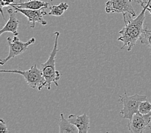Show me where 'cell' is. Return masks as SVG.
I'll use <instances>...</instances> for the list:
<instances>
[{"label": "cell", "instance_id": "6da1fadb", "mask_svg": "<svg viewBox=\"0 0 151 133\" xmlns=\"http://www.w3.org/2000/svg\"><path fill=\"white\" fill-rule=\"evenodd\" d=\"M151 3V0L145 5H143L142 12L139 15L134 19L132 16H129V19H126V14H123L125 26L122 29L118 31L121 36L118 38V41L123 42V46L121 49H123L127 46V51H130L135 46L136 42L139 40L143 31V23L145 19V12L147 7Z\"/></svg>", "mask_w": 151, "mask_h": 133}, {"label": "cell", "instance_id": "7a4b0ae2", "mask_svg": "<svg viewBox=\"0 0 151 133\" xmlns=\"http://www.w3.org/2000/svg\"><path fill=\"white\" fill-rule=\"evenodd\" d=\"M55 40L54 45L52 52L50 53L48 59L44 63L41 64V70L42 73L43 77L46 83L48 90L51 88L52 83H54L55 86L58 87V81L60 80L61 74L59 70L55 69V57L57 52L59 51L58 49V39L60 35L59 31L54 32Z\"/></svg>", "mask_w": 151, "mask_h": 133}, {"label": "cell", "instance_id": "3957f363", "mask_svg": "<svg viewBox=\"0 0 151 133\" xmlns=\"http://www.w3.org/2000/svg\"><path fill=\"white\" fill-rule=\"evenodd\" d=\"M0 73H14L22 75L25 81L30 87L32 88H38V90H41L43 88L47 87L46 83L41 69H39L36 65H32L27 70H1Z\"/></svg>", "mask_w": 151, "mask_h": 133}, {"label": "cell", "instance_id": "277c9868", "mask_svg": "<svg viewBox=\"0 0 151 133\" xmlns=\"http://www.w3.org/2000/svg\"><path fill=\"white\" fill-rule=\"evenodd\" d=\"M119 102L123 104V108L120 111L122 118L131 120L134 114L138 112L139 107L141 103L148 100L147 97L144 95L134 94L131 96L127 95L125 90L124 95H119Z\"/></svg>", "mask_w": 151, "mask_h": 133}, {"label": "cell", "instance_id": "5b68a950", "mask_svg": "<svg viewBox=\"0 0 151 133\" xmlns=\"http://www.w3.org/2000/svg\"><path fill=\"white\" fill-rule=\"evenodd\" d=\"M7 42L9 47V55L5 58L0 60V64L1 65L5 64L8 61L14 57L21 55L28 49V47L33 44L35 42V38H31L29 41L23 42L20 41V39L17 37V36L14 35L13 38L10 37L7 38Z\"/></svg>", "mask_w": 151, "mask_h": 133}, {"label": "cell", "instance_id": "8992f818", "mask_svg": "<svg viewBox=\"0 0 151 133\" xmlns=\"http://www.w3.org/2000/svg\"><path fill=\"white\" fill-rule=\"evenodd\" d=\"M131 0H109L106 3V13H121L136 16V12L131 3Z\"/></svg>", "mask_w": 151, "mask_h": 133}, {"label": "cell", "instance_id": "52a82bcc", "mask_svg": "<svg viewBox=\"0 0 151 133\" xmlns=\"http://www.w3.org/2000/svg\"><path fill=\"white\" fill-rule=\"evenodd\" d=\"M151 122V111L146 115L138 112L133 115L127 125L129 131L132 133H143L147 128L151 129L149 125Z\"/></svg>", "mask_w": 151, "mask_h": 133}, {"label": "cell", "instance_id": "ba28073f", "mask_svg": "<svg viewBox=\"0 0 151 133\" xmlns=\"http://www.w3.org/2000/svg\"><path fill=\"white\" fill-rule=\"evenodd\" d=\"M12 8L16 10L17 12H20L28 18V23H30V28H34L35 24L36 23L42 24V26H45L48 24L47 21L44 19L43 17L48 15V14L45 11L46 9H41L39 10H30V9H19L15 6H11Z\"/></svg>", "mask_w": 151, "mask_h": 133}, {"label": "cell", "instance_id": "9c48e42d", "mask_svg": "<svg viewBox=\"0 0 151 133\" xmlns=\"http://www.w3.org/2000/svg\"><path fill=\"white\" fill-rule=\"evenodd\" d=\"M68 120L74 124L78 129V133H88L90 129V119L86 113L82 115H70Z\"/></svg>", "mask_w": 151, "mask_h": 133}, {"label": "cell", "instance_id": "30bf717a", "mask_svg": "<svg viewBox=\"0 0 151 133\" xmlns=\"http://www.w3.org/2000/svg\"><path fill=\"white\" fill-rule=\"evenodd\" d=\"M7 12L9 14V19L5 24L4 27L0 31V35H2L3 33L6 32H10L13 33L14 35L17 36L19 35L17 30H18L19 24V21L17 19L16 16V14L17 12L14 9H9Z\"/></svg>", "mask_w": 151, "mask_h": 133}, {"label": "cell", "instance_id": "8fae6325", "mask_svg": "<svg viewBox=\"0 0 151 133\" xmlns=\"http://www.w3.org/2000/svg\"><path fill=\"white\" fill-rule=\"evenodd\" d=\"M50 4L47 2L42 1L40 0H28L27 2H22L20 0L19 3H12L10 6H15L19 9H30V10H39L41 9L49 8Z\"/></svg>", "mask_w": 151, "mask_h": 133}, {"label": "cell", "instance_id": "7c38bea8", "mask_svg": "<svg viewBox=\"0 0 151 133\" xmlns=\"http://www.w3.org/2000/svg\"><path fill=\"white\" fill-rule=\"evenodd\" d=\"M58 125L60 133H78V129L74 124L66 120L63 113L60 114V119L58 120Z\"/></svg>", "mask_w": 151, "mask_h": 133}, {"label": "cell", "instance_id": "4fadbf2b", "mask_svg": "<svg viewBox=\"0 0 151 133\" xmlns=\"http://www.w3.org/2000/svg\"><path fill=\"white\" fill-rule=\"evenodd\" d=\"M69 8V5L67 3L62 2L58 5H52L50 7V11L48 14L49 16H60L64 14V12Z\"/></svg>", "mask_w": 151, "mask_h": 133}, {"label": "cell", "instance_id": "5bb4252c", "mask_svg": "<svg viewBox=\"0 0 151 133\" xmlns=\"http://www.w3.org/2000/svg\"><path fill=\"white\" fill-rule=\"evenodd\" d=\"M139 40L142 44L147 46L151 50V30L147 29V28H144Z\"/></svg>", "mask_w": 151, "mask_h": 133}, {"label": "cell", "instance_id": "9a60e30c", "mask_svg": "<svg viewBox=\"0 0 151 133\" xmlns=\"http://www.w3.org/2000/svg\"><path fill=\"white\" fill-rule=\"evenodd\" d=\"M151 111V104L149 102L148 100L143 101L141 103L139 107L138 112L143 115H146L149 113Z\"/></svg>", "mask_w": 151, "mask_h": 133}, {"label": "cell", "instance_id": "2e32d148", "mask_svg": "<svg viewBox=\"0 0 151 133\" xmlns=\"http://www.w3.org/2000/svg\"><path fill=\"white\" fill-rule=\"evenodd\" d=\"M14 3V0H0V12H1V16L3 18V19L5 20V18L3 14V7L10 6V5Z\"/></svg>", "mask_w": 151, "mask_h": 133}, {"label": "cell", "instance_id": "e0dca14e", "mask_svg": "<svg viewBox=\"0 0 151 133\" xmlns=\"http://www.w3.org/2000/svg\"><path fill=\"white\" fill-rule=\"evenodd\" d=\"M9 132L5 121L1 119L0 120V133H8Z\"/></svg>", "mask_w": 151, "mask_h": 133}, {"label": "cell", "instance_id": "ac0fdd59", "mask_svg": "<svg viewBox=\"0 0 151 133\" xmlns=\"http://www.w3.org/2000/svg\"><path fill=\"white\" fill-rule=\"evenodd\" d=\"M131 1H133L134 2L138 3V4H139L141 6H143L147 5L150 0H131Z\"/></svg>", "mask_w": 151, "mask_h": 133}, {"label": "cell", "instance_id": "d6986e66", "mask_svg": "<svg viewBox=\"0 0 151 133\" xmlns=\"http://www.w3.org/2000/svg\"><path fill=\"white\" fill-rule=\"evenodd\" d=\"M147 11H148L151 14V3L149 4V5L147 7Z\"/></svg>", "mask_w": 151, "mask_h": 133}, {"label": "cell", "instance_id": "ffe728a7", "mask_svg": "<svg viewBox=\"0 0 151 133\" xmlns=\"http://www.w3.org/2000/svg\"><path fill=\"white\" fill-rule=\"evenodd\" d=\"M50 1H53V0H50Z\"/></svg>", "mask_w": 151, "mask_h": 133}]
</instances>
